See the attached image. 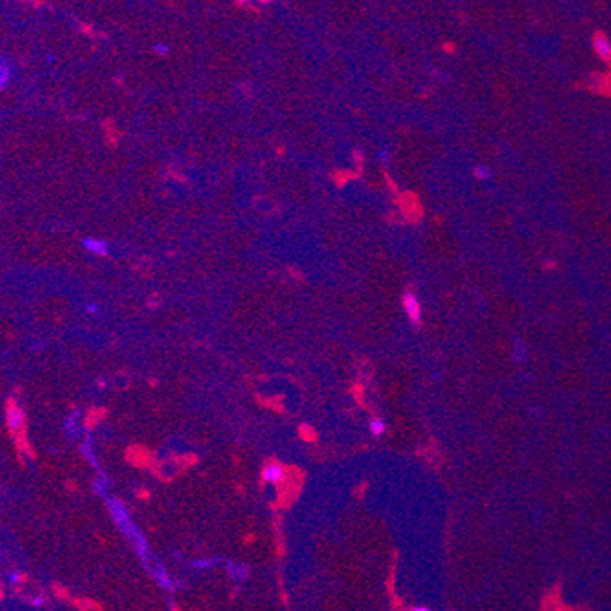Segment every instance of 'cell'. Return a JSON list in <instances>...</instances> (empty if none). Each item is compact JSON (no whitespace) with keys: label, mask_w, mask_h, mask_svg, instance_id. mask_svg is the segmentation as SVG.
Here are the masks:
<instances>
[{"label":"cell","mask_w":611,"mask_h":611,"mask_svg":"<svg viewBox=\"0 0 611 611\" xmlns=\"http://www.w3.org/2000/svg\"><path fill=\"white\" fill-rule=\"evenodd\" d=\"M593 46H595V51L598 53V57H602V59H611V42L608 37H604V35H596L595 40H593Z\"/></svg>","instance_id":"1"},{"label":"cell","mask_w":611,"mask_h":611,"mask_svg":"<svg viewBox=\"0 0 611 611\" xmlns=\"http://www.w3.org/2000/svg\"><path fill=\"white\" fill-rule=\"evenodd\" d=\"M405 309L409 312V317L413 319V321H418V317H420V307H418V303H416L414 296L407 294L405 296Z\"/></svg>","instance_id":"2"},{"label":"cell","mask_w":611,"mask_h":611,"mask_svg":"<svg viewBox=\"0 0 611 611\" xmlns=\"http://www.w3.org/2000/svg\"><path fill=\"white\" fill-rule=\"evenodd\" d=\"M264 478L266 480H272V482H280L281 478H283V473H281V469L278 465H270V467L264 469Z\"/></svg>","instance_id":"3"},{"label":"cell","mask_w":611,"mask_h":611,"mask_svg":"<svg viewBox=\"0 0 611 611\" xmlns=\"http://www.w3.org/2000/svg\"><path fill=\"white\" fill-rule=\"evenodd\" d=\"M86 245V248L91 250V252H97V254H106V245L100 241H93V239H88V241H84Z\"/></svg>","instance_id":"4"},{"label":"cell","mask_w":611,"mask_h":611,"mask_svg":"<svg viewBox=\"0 0 611 611\" xmlns=\"http://www.w3.org/2000/svg\"><path fill=\"white\" fill-rule=\"evenodd\" d=\"M476 172H478V175H480V177H487V172H489V170H487V168H478V170H476Z\"/></svg>","instance_id":"5"},{"label":"cell","mask_w":611,"mask_h":611,"mask_svg":"<svg viewBox=\"0 0 611 611\" xmlns=\"http://www.w3.org/2000/svg\"><path fill=\"white\" fill-rule=\"evenodd\" d=\"M414 611H427V610H414Z\"/></svg>","instance_id":"6"}]
</instances>
